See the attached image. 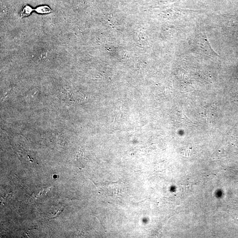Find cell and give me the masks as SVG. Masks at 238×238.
Segmentation results:
<instances>
[{"label":"cell","mask_w":238,"mask_h":238,"mask_svg":"<svg viewBox=\"0 0 238 238\" xmlns=\"http://www.w3.org/2000/svg\"><path fill=\"white\" fill-rule=\"evenodd\" d=\"M37 13L41 14L49 13L52 12L50 8L46 6H41L34 9Z\"/></svg>","instance_id":"cell-2"},{"label":"cell","mask_w":238,"mask_h":238,"mask_svg":"<svg viewBox=\"0 0 238 238\" xmlns=\"http://www.w3.org/2000/svg\"><path fill=\"white\" fill-rule=\"evenodd\" d=\"M34 10V9H32L29 6H25L23 8L22 11L21 13V17H24L29 16Z\"/></svg>","instance_id":"cell-3"},{"label":"cell","mask_w":238,"mask_h":238,"mask_svg":"<svg viewBox=\"0 0 238 238\" xmlns=\"http://www.w3.org/2000/svg\"><path fill=\"white\" fill-rule=\"evenodd\" d=\"M121 186L120 184H112L109 186H108V188L110 189V191H109L108 193L109 195H118L121 192V191H122V190L120 189V188Z\"/></svg>","instance_id":"cell-1"}]
</instances>
